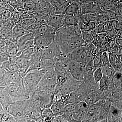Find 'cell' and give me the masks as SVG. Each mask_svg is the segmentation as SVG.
Listing matches in <instances>:
<instances>
[{"mask_svg":"<svg viewBox=\"0 0 122 122\" xmlns=\"http://www.w3.org/2000/svg\"><path fill=\"white\" fill-rule=\"evenodd\" d=\"M102 70L103 75L107 76L109 78L113 77L115 73V70L111 64L103 66L102 67Z\"/></svg>","mask_w":122,"mask_h":122,"instance_id":"cell-21","label":"cell"},{"mask_svg":"<svg viewBox=\"0 0 122 122\" xmlns=\"http://www.w3.org/2000/svg\"><path fill=\"white\" fill-rule=\"evenodd\" d=\"M29 33L28 30L22 27L20 23L16 24L13 27L12 29L13 42L15 43V41L18 37Z\"/></svg>","mask_w":122,"mask_h":122,"instance_id":"cell-16","label":"cell"},{"mask_svg":"<svg viewBox=\"0 0 122 122\" xmlns=\"http://www.w3.org/2000/svg\"><path fill=\"white\" fill-rule=\"evenodd\" d=\"M109 78L103 75L102 77L99 82V90L103 91L107 89L108 86Z\"/></svg>","mask_w":122,"mask_h":122,"instance_id":"cell-27","label":"cell"},{"mask_svg":"<svg viewBox=\"0 0 122 122\" xmlns=\"http://www.w3.org/2000/svg\"><path fill=\"white\" fill-rule=\"evenodd\" d=\"M77 109L76 105L73 104H67L62 109L61 115L64 113H73Z\"/></svg>","mask_w":122,"mask_h":122,"instance_id":"cell-28","label":"cell"},{"mask_svg":"<svg viewBox=\"0 0 122 122\" xmlns=\"http://www.w3.org/2000/svg\"><path fill=\"white\" fill-rule=\"evenodd\" d=\"M63 1L62 0H51L49 2L53 6L56 8Z\"/></svg>","mask_w":122,"mask_h":122,"instance_id":"cell-48","label":"cell"},{"mask_svg":"<svg viewBox=\"0 0 122 122\" xmlns=\"http://www.w3.org/2000/svg\"><path fill=\"white\" fill-rule=\"evenodd\" d=\"M79 18L88 22L92 21L97 22V15L96 13L85 14L81 15Z\"/></svg>","mask_w":122,"mask_h":122,"instance_id":"cell-24","label":"cell"},{"mask_svg":"<svg viewBox=\"0 0 122 122\" xmlns=\"http://www.w3.org/2000/svg\"><path fill=\"white\" fill-rule=\"evenodd\" d=\"M73 78L72 79L69 78V75L67 76L65 82L61 86L59 89V92L61 95L70 93L77 88L79 85L78 82L80 81H77Z\"/></svg>","mask_w":122,"mask_h":122,"instance_id":"cell-10","label":"cell"},{"mask_svg":"<svg viewBox=\"0 0 122 122\" xmlns=\"http://www.w3.org/2000/svg\"><path fill=\"white\" fill-rule=\"evenodd\" d=\"M50 68L33 70L25 75L23 84L25 91L30 97L37 89L42 77Z\"/></svg>","mask_w":122,"mask_h":122,"instance_id":"cell-1","label":"cell"},{"mask_svg":"<svg viewBox=\"0 0 122 122\" xmlns=\"http://www.w3.org/2000/svg\"><path fill=\"white\" fill-rule=\"evenodd\" d=\"M110 113L112 116L114 117L118 118L120 117L121 113L120 111L118 109L115 108L114 107H112L110 109Z\"/></svg>","mask_w":122,"mask_h":122,"instance_id":"cell-44","label":"cell"},{"mask_svg":"<svg viewBox=\"0 0 122 122\" xmlns=\"http://www.w3.org/2000/svg\"><path fill=\"white\" fill-rule=\"evenodd\" d=\"M36 20L33 18H26L22 20L20 23L24 29L27 30L28 28Z\"/></svg>","mask_w":122,"mask_h":122,"instance_id":"cell-32","label":"cell"},{"mask_svg":"<svg viewBox=\"0 0 122 122\" xmlns=\"http://www.w3.org/2000/svg\"><path fill=\"white\" fill-rule=\"evenodd\" d=\"M92 1V0H80L79 2L81 3H88Z\"/></svg>","mask_w":122,"mask_h":122,"instance_id":"cell-52","label":"cell"},{"mask_svg":"<svg viewBox=\"0 0 122 122\" xmlns=\"http://www.w3.org/2000/svg\"><path fill=\"white\" fill-rule=\"evenodd\" d=\"M86 66L76 61H70L68 63V72L73 78L81 81L84 79L87 72Z\"/></svg>","mask_w":122,"mask_h":122,"instance_id":"cell-6","label":"cell"},{"mask_svg":"<svg viewBox=\"0 0 122 122\" xmlns=\"http://www.w3.org/2000/svg\"><path fill=\"white\" fill-rule=\"evenodd\" d=\"M99 99V96L94 93L87 95L84 101L90 106L97 102Z\"/></svg>","mask_w":122,"mask_h":122,"instance_id":"cell-25","label":"cell"},{"mask_svg":"<svg viewBox=\"0 0 122 122\" xmlns=\"http://www.w3.org/2000/svg\"><path fill=\"white\" fill-rule=\"evenodd\" d=\"M100 54L103 66L111 64L109 59V54L107 51H104Z\"/></svg>","mask_w":122,"mask_h":122,"instance_id":"cell-33","label":"cell"},{"mask_svg":"<svg viewBox=\"0 0 122 122\" xmlns=\"http://www.w3.org/2000/svg\"><path fill=\"white\" fill-rule=\"evenodd\" d=\"M33 54V48H29L22 51L20 57L28 59L32 56Z\"/></svg>","mask_w":122,"mask_h":122,"instance_id":"cell-34","label":"cell"},{"mask_svg":"<svg viewBox=\"0 0 122 122\" xmlns=\"http://www.w3.org/2000/svg\"><path fill=\"white\" fill-rule=\"evenodd\" d=\"M9 58L7 55H0V64L8 60Z\"/></svg>","mask_w":122,"mask_h":122,"instance_id":"cell-50","label":"cell"},{"mask_svg":"<svg viewBox=\"0 0 122 122\" xmlns=\"http://www.w3.org/2000/svg\"><path fill=\"white\" fill-rule=\"evenodd\" d=\"M25 75L20 72H12L7 70L6 82L8 86L13 83L23 82Z\"/></svg>","mask_w":122,"mask_h":122,"instance_id":"cell-13","label":"cell"},{"mask_svg":"<svg viewBox=\"0 0 122 122\" xmlns=\"http://www.w3.org/2000/svg\"><path fill=\"white\" fill-rule=\"evenodd\" d=\"M54 94L46 90L37 88L30 98L35 104L44 108L50 107L53 102Z\"/></svg>","mask_w":122,"mask_h":122,"instance_id":"cell-2","label":"cell"},{"mask_svg":"<svg viewBox=\"0 0 122 122\" xmlns=\"http://www.w3.org/2000/svg\"><path fill=\"white\" fill-rule=\"evenodd\" d=\"M9 49V46L8 45H5L0 49V55H6L8 56Z\"/></svg>","mask_w":122,"mask_h":122,"instance_id":"cell-47","label":"cell"},{"mask_svg":"<svg viewBox=\"0 0 122 122\" xmlns=\"http://www.w3.org/2000/svg\"><path fill=\"white\" fill-rule=\"evenodd\" d=\"M2 122H16V121L15 118L12 115L8 112L5 111L2 116Z\"/></svg>","mask_w":122,"mask_h":122,"instance_id":"cell-36","label":"cell"},{"mask_svg":"<svg viewBox=\"0 0 122 122\" xmlns=\"http://www.w3.org/2000/svg\"><path fill=\"white\" fill-rule=\"evenodd\" d=\"M81 37L86 44L92 42L93 41L94 35L91 31H81Z\"/></svg>","mask_w":122,"mask_h":122,"instance_id":"cell-23","label":"cell"},{"mask_svg":"<svg viewBox=\"0 0 122 122\" xmlns=\"http://www.w3.org/2000/svg\"><path fill=\"white\" fill-rule=\"evenodd\" d=\"M9 22V21L5 20L3 19L0 20V33L6 28L12 26L10 22Z\"/></svg>","mask_w":122,"mask_h":122,"instance_id":"cell-40","label":"cell"},{"mask_svg":"<svg viewBox=\"0 0 122 122\" xmlns=\"http://www.w3.org/2000/svg\"><path fill=\"white\" fill-rule=\"evenodd\" d=\"M106 12L110 20H117V15L115 11H111Z\"/></svg>","mask_w":122,"mask_h":122,"instance_id":"cell-46","label":"cell"},{"mask_svg":"<svg viewBox=\"0 0 122 122\" xmlns=\"http://www.w3.org/2000/svg\"><path fill=\"white\" fill-rule=\"evenodd\" d=\"M79 17L72 15H66L64 20V26L74 25L79 27Z\"/></svg>","mask_w":122,"mask_h":122,"instance_id":"cell-17","label":"cell"},{"mask_svg":"<svg viewBox=\"0 0 122 122\" xmlns=\"http://www.w3.org/2000/svg\"><path fill=\"white\" fill-rule=\"evenodd\" d=\"M93 65L94 69H95L98 68H102L103 66L100 54H97L95 56L94 59Z\"/></svg>","mask_w":122,"mask_h":122,"instance_id":"cell-35","label":"cell"},{"mask_svg":"<svg viewBox=\"0 0 122 122\" xmlns=\"http://www.w3.org/2000/svg\"><path fill=\"white\" fill-rule=\"evenodd\" d=\"M115 2H118V0H113Z\"/></svg>","mask_w":122,"mask_h":122,"instance_id":"cell-56","label":"cell"},{"mask_svg":"<svg viewBox=\"0 0 122 122\" xmlns=\"http://www.w3.org/2000/svg\"><path fill=\"white\" fill-rule=\"evenodd\" d=\"M6 45V40L2 39L0 42V49Z\"/></svg>","mask_w":122,"mask_h":122,"instance_id":"cell-51","label":"cell"},{"mask_svg":"<svg viewBox=\"0 0 122 122\" xmlns=\"http://www.w3.org/2000/svg\"><path fill=\"white\" fill-rule=\"evenodd\" d=\"M65 15L64 14H51L48 18L46 23L56 31L64 26V20Z\"/></svg>","mask_w":122,"mask_h":122,"instance_id":"cell-11","label":"cell"},{"mask_svg":"<svg viewBox=\"0 0 122 122\" xmlns=\"http://www.w3.org/2000/svg\"><path fill=\"white\" fill-rule=\"evenodd\" d=\"M42 49L38 46L35 45L33 47V55L36 57H41Z\"/></svg>","mask_w":122,"mask_h":122,"instance_id":"cell-45","label":"cell"},{"mask_svg":"<svg viewBox=\"0 0 122 122\" xmlns=\"http://www.w3.org/2000/svg\"><path fill=\"white\" fill-rule=\"evenodd\" d=\"M100 107H101L99 104L96 103L89 106L88 111L91 114L96 113L97 112L99 111Z\"/></svg>","mask_w":122,"mask_h":122,"instance_id":"cell-39","label":"cell"},{"mask_svg":"<svg viewBox=\"0 0 122 122\" xmlns=\"http://www.w3.org/2000/svg\"><path fill=\"white\" fill-rule=\"evenodd\" d=\"M28 101L29 99L12 102L9 106L7 112L14 117L16 122H27L24 112Z\"/></svg>","mask_w":122,"mask_h":122,"instance_id":"cell-4","label":"cell"},{"mask_svg":"<svg viewBox=\"0 0 122 122\" xmlns=\"http://www.w3.org/2000/svg\"><path fill=\"white\" fill-rule=\"evenodd\" d=\"M34 39L29 41L22 45L17 46L18 48V51L16 55V56H20L21 53L23 50L29 48H33L35 46Z\"/></svg>","mask_w":122,"mask_h":122,"instance_id":"cell-20","label":"cell"},{"mask_svg":"<svg viewBox=\"0 0 122 122\" xmlns=\"http://www.w3.org/2000/svg\"><path fill=\"white\" fill-rule=\"evenodd\" d=\"M56 33V31L54 29L50 27L45 35L34 37V45L42 49L47 48L54 40Z\"/></svg>","mask_w":122,"mask_h":122,"instance_id":"cell-7","label":"cell"},{"mask_svg":"<svg viewBox=\"0 0 122 122\" xmlns=\"http://www.w3.org/2000/svg\"><path fill=\"white\" fill-rule=\"evenodd\" d=\"M1 40H2V39H1V37L0 36V42L1 41Z\"/></svg>","mask_w":122,"mask_h":122,"instance_id":"cell-57","label":"cell"},{"mask_svg":"<svg viewBox=\"0 0 122 122\" xmlns=\"http://www.w3.org/2000/svg\"><path fill=\"white\" fill-rule=\"evenodd\" d=\"M76 105L78 110L82 113H86V112L88 111L89 106L87 105L85 101H81Z\"/></svg>","mask_w":122,"mask_h":122,"instance_id":"cell-31","label":"cell"},{"mask_svg":"<svg viewBox=\"0 0 122 122\" xmlns=\"http://www.w3.org/2000/svg\"><path fill=\"white\" fill-rule=\"evenodd\" d=\"M97 14V24H105L110 20L106 12L101 10Z\"/></svg>","mask_w":122,"mask_h":122,"instance_id":"cell-22","label":"cell"},{"mask_svg":"<svg viewBox=\"0 0 122 122\" xmlns=\"http://www.w3.org/2000/svg\"><path fill=\"white\" fill-rule=\"evenodd\" d=\"M7 70L2 68L0 64V87L8 86L6 82Z\"/></svg>","mask_w":122,"mask_h":122,"instance_id":"cell-26","label":"cell"},{"mask_svg":"<svg viewBox=\"0 0 122 122\" xmlns=\"http://www.w3.org/2000/svg\"><path fill=\"white\" fill-rule=\"evenodd\" d=\"M103 74L102 68H97L94 70L93 74V77L95 83H98L102 77Z\"/></svg>","mask_w":122,"mask_h":122,"instance_id":"cell-29","label":"cell"},{"mask_svg":"<svg viewBox=\"0 0 122 122\" xmlns=\"http://www.w3.org/2000/svg\"><path fill=\"white\" fill-rule=\"evenodd\" d=\"M47 2H46L44 0H42L40 2L35 4V10L37 11H41L45 8Z\"/></svg>","mask_w":122,"mask_h":122,"instance_id":"cell-43","label":"cell"},{"mask_svg":"<svg viewBox=\"0 0 122 122\" xmlns=\"http://www.w3.org/2000/svg\"><path fill=\"white\" fill-rule=\"evenodd\" d=\"M57 75L54 66L50 68L42 77L37 88L46 90L54 94L57 83Z\"/></svg>","mask_w":122,"mask_h":122,"instance_id":"cell-3","label":"cell"},{"mask_svg":"<svg viewBox=\"0 0 122 122\" xmlns=\"http://www.w3.org/2000/svg\"><path fill=\"white\" fill-rule=\"evenodd\" d=\"M54 65V61L52 59H43L41 57L35 56L33 55L32 63L26 73L33 70H41L51 68Z\"/></svg>","mask_w":122,"mask_h":122,"instance_id":"cell-9","label":"cell"},{"mask_svg":"<svg viewBox=\"0 0 122 122\" xmlns=\"http://www.w3.org/2000/svg\"><path fill=\"white\" fill-rule=\"evenodd\" d=\"M8 87V91L13 102L28 99L30 98L26 93L23 82L13 83Z\"/></svg>","mask_w":122,"mask_h":122,"instance_id":"cell-5","label":"cell"},{"mask_svg":"<svg viewBox=\"0 0 122 122\" xmlns=\"http://www.w3.org/2000/svg\"><path fill=\"white\" fill-rule=\"evenodd\" d=\"M64 14L78 17L82 15L81 3L74 1L69 5Z\"/></svg>","mask_w":122,"mask_h":122,"instance_id":"cell-15","label":"cell"},{"mask_svg":"<svg viewBox=\"0 0 122 122\" xmlns=\"http://www.w3.org/2000/svg\"><path fill=\"white\" fill-rule=\"evenodd\" d=\"M75 0L76 1H77V2H79V1L80 0Z\"/></svg>","mask_w":122,"mask_h":122,"instance_id":"cell-58","label":"cell"},{"mask_svg":"<svg viewBox=\"0 0 122 122\" xmlns=\"http://www.w3.org/2000/svg\"><path fill=\"white\" fill-rule=\"evenodd\" d=\"M35 6V3L31 0H28L24 2L23 4L24 8L28 11L34 9Z\"/></svg>","mask_w":122,"mask_h":122,"instance_id":"cell-38","label":"cell"},{"mask_svg":"<svg viewBox=\"0 0 122 122\" xmlns=\"http://www.w3.org/2000/svg\"><path fill=\"white\" fill-rule=\"evenodd\" d=\"M33 56L30 58L28 59L24 58L20 56H15L13 58L21 73L24 74V75L26 73L32 63Z\"/></svg>","mask_w":122,"mask_h":122,"instance_id":"cell-14","label":"cell"},{"mask_svg":"<svg viewBox=\"0 0 122 122\" xmlns=\"http://www.w3.org/2000/svg\"><path fill=\"white\" fill-rule=\"evenodd\" d=\"M4 111V109H3V107H2V105H1L0 103V112Z\"/></svg>","mask_w":122,"mask_h":122,"instance_id":"cell-54","label":"cell"},{"mask_svg":"<svg viewBox=\"0 0 122 122\" xmlns=\"http://www.w3.org/2000/svg\"><path fill=\"white\" fill-rule=\"evenodd\" d=\"M13 102L8 91V87H0V103L5 111L7 112L10 105Z\"/></svg>","mask_w":122,"mask_h":122,"instance_id":"cell-12","label":"cell"},{"mask_svg":"<svg viewBox=\"0 0 122 122\" xmlns=\"http://www.w3.org/2000/svg\"><path fill=\"white\" fill-rule=\"evenodd\" d=\"M1 0L2 2H8L10 0Z\"/></svg>","mask_w":122,"mask_h":122,"instance_id":"cell-55","label":"cell"},{"mask_svg":"<svg viewBox=\"0 0 122 122\" xmlns=\"http://www.w3.org/2000/svg\"><path fill=\"white\" fill-rule=\"evenodd\" d=\"M75 61L86 65L87 64L86 61V50L83 51L78 57Z\"/></svg>","mask_w":122,"mask_h":122,"instance_id":"cell-37","label":"cell"},{"mask_svg":"<svg viewBox=\"0 0 122 122\" xmlns=\"http://www.w3.org/2000/svg\"><path fill=\"white\" fill-rule=\"evenodd\" d=\"M122 3H121L119 4L115 11L117 16L122 15Z\"/></svg>","mask_w":122,"mask_h":122,"instance_id":"cell-49","label":"cell"},{"mask_svg":"<svg viewBox=\"0 0 122 122\" xmlns=\"http://www.w3.org/2000/svg\"><path fill=\"white\" fill-rule=\"evenodd\" d=\"M41 117L42 120L46 118L51 117L54 118L55 116L50 107L45 108L42 112Z\"/></svg>","mask_w":122,"mask_h":122,"instance_id":"cell-30","label":"cell"},{"mask_svg":"<svg viewBox=\"0 0 122 122\" xmlns=\"http://www.w3.org/2000/svg\"><path fill=\"white\" fill-rule=\"evenodd\" d=\"M60 56H63V54L55 39L48 47L42 49L41 57L43 59L53 60L55 57Z\"/></svg>","mask_w":122,"mask_h":122,"instance_id":"cell-8","label":"cell"},{"mask_svg":"<svg viewBox=\"0 0 122 122\" xmlns=\"http://www.w3.org/2000/svg\"><path fill=\"white\" fill-rule=\"evenodd\" d=\"M75 0H66L64 1L57 7L55 8V11L53 14H63L69 5Z\"/></svg>","mask_w":122,"mask_h":122,"instance_id":"cell-18","label":"cell"},{"mask_svg":"<svg viewBox=\"0 0 122 122\" xmlns=\"http://www.w3.org/2000/svg\"><path fill=\"white\" fill-rule=\"evenodd\" d=\"M44 23H42L41 22L36 21L33 23L28 28L27 30H28L30 33L32 32L33 31L36 30L42 24Z\"/></svg>","mask_w":122,"mask_h":122,"instance_id":"cell-41","label":"cell"},{"mask_svg":"<svg viewBox=\"0 0 122 122\" xmlns=\"http://www.w3.org/2000/svg\"><path fill=\"white\" fill-rule=\"evenodd\" d=\"M33 39L34 36L33 34L30 32L17 38L15 41V44L17 46H19Z\"/></svg>","mask_w":122,"mask_h":122,"instance_id":"cell-19","label":"cell"},{"mask_svg":"<svg viewBox=\"0 0 122 122\" xmlns=\"http://www.w3.org/2000/svg\"><path fill=\"white\" fill-rule=\"evenodd\" d=\"M4 111H4L0 112V122H2V116H3V115H4Z\"/></svg>","mask_w":122,"mask_h":122,"instance_id":"cell-53","label":"cell"},{"mask_svg":"<svg viewBox=\"0 0 122 122\" xmlns=\"http://www.w3.org/2000/svg\"><path fill=\"white\" fill-rule=\"evenodd\" d=\"M118 22V21L116 20H109L108 22V30H115Z\"/></svg>","mask_w":122,"mask_h":122,"instance_id":"cell-42","label":"cell"}]
</instances>
